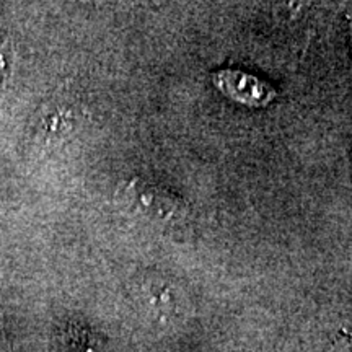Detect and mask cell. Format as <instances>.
Wrapping results in <instances>:
<instances>
[{"mask_svg":"<svg viewBox=\"0 0 352 352\" xmlns=\"http://www.w3.org/2000/svg\"><path fill=\"white\" fill-rule=\"evenodd\" d=\"M121 202L135 217L160 227H179L189 219L186 201L166 188L140 178L131 179L121 189Z\"/></svg>","mask_w":352,"mask_h":352,"instance_id":"1","label":"cell"},{"mask_svg":"<svg viewBox=\"0 0 352 352\" xmlns=\"http://www.w3.org/2000/svg\"><path fill=\"white\" fill-rule=\"evenodd\" d=\"M212 82L227 98L250 108L267 107L277 95L270 83L243 70H217L212 76Z\"/></svg>","mask_w":352,"mask_h":352,"instance_id":"2","label":"cell"},{"mask_svg":"<svg viewBox=\"0 0 352 352\" xmlns=\"http://www.w3.org/2000/svg\"><path fill=\"white\" fill-rule=\"evenodd\" d=\"M76 126L72 109L59 103H46L34 114V129L43 140L54 142L63 139Z\"/></svg>","mask_w":352,"mask_h":352,"instance_id":"3","label":"cell"},{"mask_svg":"<svg viewBox=\"0 0 352 352\" xmlns=\"http://www.w3.org/2000/svg\"><path fill=\"white\" fill-rule=\"evenodd\" d=\"M13 67H15V50L8 39L0 34V87L10 80Z\"/></svg>","mask_w":352,"mask_h":352,"instance_id":"4","label":"cell"},{"mask_svg":"<svg viewBox=\"0 0 352 352\" xmlns=\"http://www.w3.org/2000/svg\"><path fill=\"white\" fill-rule=\"evenodd\" d=\"M70 352H108L103 342L94 334L78 331L70 340Z\"/></svg>","mask_w":352,"mask_h":352,"instance_id":"5","label":"cell"},{"mask_svg":"<svg viewBox=\"0 0 352 352\" xmlns=\"http://www.w3.org/2000/svg\"><path fill=\"white\" fill-rule=\"evenodd\" d=\"M351 39H352V19H351Z\"/></svg>","mask_w":352,"mask_h":352,"instance_id":"6","label":"cell"},{"mask_svg":"<svg viewBox=\"0 0 352 352\" xmlns=\"http://www.w3.org/2000/svg\"><path fill=\"white\" fill-rule=\"evenodd\" d=\"M351 158H352V153H351Z\"/></svg>","mask_w":352,"mask_h":352,"instance_id":"7","label":"cell"}]
</instances>
